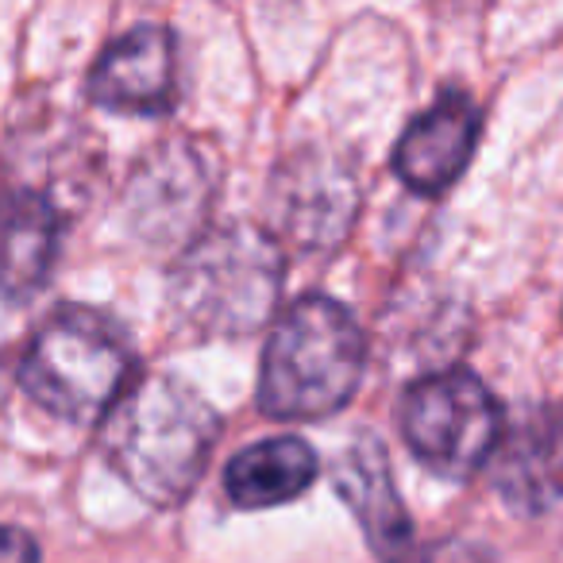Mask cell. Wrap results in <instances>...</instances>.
I'll use <instances>...</instances> for the list:
<instances>
[{
	"instance_id": "1",
	"label": "cell",
	"mask_w": 563,
	"mask_h": 563,
	"mask_svg": "<svg viewBox=\"0 0 563 563\" xmlns=\"http://www.w3.org/2000/svg\"><path fill=\"white\" fill-rule=\"evenodd\" d=\"M217 440L220 417L209 401L166 375L124 390L101 421V448L117 475L158 509L178 506L197 490Z\"/></svg>"
},
{
	"instance_id": "13",
	"label": "cell",
	"mask_w": 563,
	"mask_h": 563,
	"mask_svg": "<svg viewBox=\"0 0 563 563\" xmlns=\"http://www.w3.org/2000/svg\"><path fill=\"white\" fill-rule=\"evenodd\" d=\"M317 452L301 437H271L243 448L224 467V490L240 509H271L313 486Z\"/></svg>"
},
{
	"instance_id": "15",
	"label": "cell",
	"mask_w": 563,
	"mask_h": 563,
	"mask_svg": "<svg viewBox=\"0 0 563 563\" xmlns=\"http://www.w3.org/2000/svg\"><path fill=\"white\" fill-rule=\"evenodd\" d=\"M424 563H494V555L483 544L467 540H444L437 548H424Z\"/></svg>"
},
{
	"instance_id": "14",
	"label": "cell",
	"mask_w": 563,
	"mask_h": 563,
	"mask_svg": "<svg viewBox=\"0 0 563 563\" xmlns=\"http://www.w3.org/2000/svg\"><path fill=\"white\" fill-rule=\"evenodd\" d=\"M0 563H43L40 540L20 525H0Z\"/></svg>"
},
{
	"instance_id": "11",
	"label": "cell",
	"mask_w": 563,
	"mask_h": 563,
	"mask_svg": "<svg viewBox=\"0 0 563 563\" xmlns=\"http://www.w3.org/2000/svg\"><path fill=\"white\" fill-rule=\"evenodd\" d=\"M478 143V109L471 97L444 93L406 128L394 151V170L417 194H444L471 163Z\"/></svg>"
},
{
	"instance_id": "8",
	"label": "cell",
	"mask_w": 563,
	"mask_h": 563,
	"mask_svg": "<svg viewBox=\"0 0 563 563\" xmlns=\"http://www.w3.org/2000/svg\"><path fill=\"white\" fill-rule=\"evenodd\" d=\"M332 483L363 525L378 563H424V548L413 540V521L398 498L386 448L375 437H360L347 444V452H340Z\"/></svg>"
},
{
	"instance_id": "5",
	"label": "cell",
	"mask_w": 563,
	"mask_h": 563,
	"mask_svg": "<svg viewBox=\"0 0 563 563\" xmlns=\"http://www.w3.org/2000/svg\"><path fill=\"white\" fill-rule=\"evenodd\" d=\"M401 437L429 471L471 478L498 448V401L471 371H437L401 398Z\"/></svg>"
},
{
	"instance_id": "2",
	"label": "cell",
	"mask_w": 563,
	"mask_h": 563,
	"mask_svg": "<svg viewBox=\"0 0 563 563\" xmlns=\"http://www.w3.org/2000/svg\"><path fill=\"white\" fill-rule=\"evenodd\" d=\"M367 340L340 301L313 294L282 313L258 375V409L274 421H317L352 401Z\"/></svg>"
},
{
	"instance_id": "9",
	"label": "cell",
	"mask_w": 563,
	"mask_h": 563,
	"mask_svg": "<svg viewBox=\"0 0 563 563\" xmlns=\"http://www.w3.org/2000/svg\"><path fill=\"white\" fill-rule=\"evenodd\" d=\"M494 486L517 514H544L563 501V409L517 413L490 455Z\"/></svg>"
},
{
	"instance_id": "6",
	"label": "cell",
	"mask_w": 563,
	"mask_h": 563,
	"mask_svg": "<svg viewBox=\"0 0 563 563\" xmlns=\"http://www.w3.org/2000/svg\"><path fill=\"white\" fill-rule=\"evenodd\" d=\"M128 220L143 240L170 247L194 243L212 205V170L189 143H163L128 181Z\"/></svg>"
},
{
	"instance_id": "7",
	"label": "cell",
	"mask_w": 563,
	"mask_h": 563,
	"mask_svg": "<svg viewBox=\"0 0 563 563\" xmlns=\"http://www.w3.org/2000/svg\"><path fill=\"white\" fill-rule=\"evenodd\" d=\"M360 189L344 163L306 151L282 166L271 189L274 228L301 247H336L352 232Z\"/></svg>"
},
{
	"instance_id": "3",
	"label": "cell",
	"mask_w": 563,
	"mask_h": 563,
	"mask_svg": "<svg viewBox=\"0 0 563 563\" xmlns=\"http://www.w3.org/2000/svg\"><path fill=\"white\" fill-rule=\"evenodd\" d=\"M178 313L205 336H247L271 321L282 294V251L255 224L197 235L170 278Z\"/></svg>"
},
{
	"instance_id": "12",
	"label": "cell",
	"mask_w": 563,
	"mask_h": 563,
	"mask_svg": "<svg viewBox=\"0 0 563 563\" xmlns=\"http://www.w3.org/2000/svg\"><path fill=\"white\" fill-rule=\"evenodd\" d=\"M63 240V217L51 197L0 194V298L32 301L51 282Z\"/></svg>"
},
{
	"instance_id": "4",
	"label": "cell",
	"mask_w": 563,
	"mask_h": 563,
	"mask_svg": "<svg viewBox=\"0 0 563 563\" xmlns=\"http://www.w3.org/2000/svg\"><path fill=\"white\" fill-rule=\"evenodd\" d=\"M132 347L117 321L93 309H63L40 332L20 367L27 398L74 424H97L124 398Z\"/></svg>"
},
{
	"instance_id": "10",
	"label": "cell",
	"mask_w": 563,
	"mask_h": 563,
	"mask_svg": "<svg viewBox=\"0 0 563 563\" xmlns=\"http://www.w3.org/2000/svg\"><path fill=\"white\" fill-rule=\"evenodd\" d=\"M174 81H178L174 35L166 27H135L101 55L89 78V97L112 112L158 117L174 104L178 93Z\"/></svg>"
}]
</instances>
